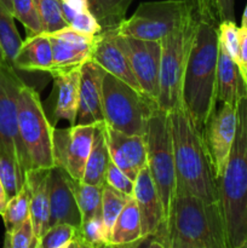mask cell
<instances>
[{
  "mask_svg": "<svg viewBox=\"0 0 247 248\" xmlns=\"http://www.w3.org/2000/svg\"><path fill=\"white\" fill-rule=\"evenodd\" d=\"M12 15L26 28L27 36L44 33L34 0H12Z\"/></svg>",
  "mask_w": 247,
  "mask_h": 248,
  "instance_id": "obj_33",
  "label": "cell"
},
{
  "mask_svg": "<svg viewBox=\"0 0 247 248\" xmlns=\"http://www.w3.org/2000/svg\"><path fill=\"white\" fill-rule=\"evenodd\" d=\"M51 170V169H50ZM50 170H28L24 176V184L31 194L29 217L33 225L34 236L40 239L48 228L50 217V194L48 177Z\"/></svg>",
  "mask_w": 247,
  "mask_h": 248,
  "instance_id": "obj_21",
  "label": "cell"
},
{
  "mask_svg": "<svg viewBox=\"0 0 247 248\" xmlns=\"http://www.w3.org/2000/svg\"><path fill=\"white\" fill-rule=\"evenodd\" d=\"M236 107L228 103H220V107H216L202 132L206 149L217 182L222 177L227 166L236 136Z\"/></svg>",
  "mask_w": 247,
  "mask_h": 248,
  "instance_id": "obj_13",
  "label": "cell"
},
{
  "mask_svg": "<svg viewBox=\"0 0 247 248\" xmlns=\"http://www.w3.org/2000/svg\"><path fill=\"white\" fill-rule=\"evenodd\" d=\"M2 248H11V245H10V234L9 232H6V234H5L4 245H2Z\"/></svg>",
  "mask_w": 247,
  "mask_h": 248,
  "instance_id": "obj_49",
  "label": "cell"
},
{
  "mask_svg": "<svg viewBox=\"0 0 247 248\" xmlns=\"http://www.w3.org/2000/svg\"><path fill=\"white\" fill-rule=\"evenodd\" d=\"M61 7H62L65 21L69 23V21L75 15L89 10V2L87 0H61Z\"/></svg>",
  "mask_w": 247,
  "mask_h": 248,
  "instance_id": "obj_41",
  "label": "cell"
},
{
  "mask_svg": "<svg viewBox=\"0 0 247 248\" xmlns=\"http://www.w3.org/2000/svg\"><path fill=\"white\" fill-rule=\"evenodd\" d=\"M77 239L90 245L92 248L107 244L109 239V232L104 225L102 216H94V217L82 220L81 225L77 229Z\"/></svg>",
  "mask_w": 247,
  "mask_h": 248,
  "instance_id": "obj_34",
  "label": "cell"
},
{
  "mask_svg": "<svg viewBox=\"0 0 247 248\" xmlns=\"http://www.w3.org/2000/svg\"><path fill=\"white\" fill-rule=\"evenodd\" d=\"M0 182L7 200L19 193L24 184V173L14 159L0 153Z\"/></svg>",
  "mask_w": 247,
  "mask_h": 248,
  "instance_id": "obj_32",
  "label": "cell"
},
{
  "mask_svg": "<svg viewBox=\"0 0 247 248\" xmlns=\"http://www.w3.org/2000/svg\"><path fill=\"white\" fill-rule=\"evenodd\" d=\"M236 111V136L224 172L218 179L229 248H237L247 237V93L237 102Z\"/></svg>",
  "mask_w": 247,
  "mask_h": 248,
  "instance_id": "obj_3",
  "label": "cell"
},
{
  "mask_svg": "<svg viewBox=\"0 0 247 248\" xmlns=\"http://www.w3.org/2000/svg\"><path fill=\"white\" fill-rule=\"evenodd\" d=\"M72 188L82 220L94 216H102L103 186H91L84 181H75L72 178Z\"/></svg>",
  "mask_w": 247,
  "mask_h": 248,
  "instance_id": "obj_27",
  "label": "cell"
},
{
  "mask_svg": "<svg viewBox=\"0 0 247 248\" xmlns=\"http://www.w3.org/2000/svg\"><path fill=\"white\" fill-rule=\"evenodd\" d=\"M196 15L195 6L189 0L142 2L135 14L125 19L116 31L121 35L142 40L161 41Z\"/></svg>",
  "mask_w": 247,
  "mask_h": 248,
  "instance_id": "obj_8",
  "label": "cell"
},
{
  "mask_svg": "<svg viewBox=\"0 0 247 248\" xmlns=\"http://www.w3.org/2000/svg\"><path fill=\"white\" fill-rule=\"evenodd\" d=\"M34 239L33 225L31 217L27 218L26 222L17 228L15 232H10V245L11 248H29Z\"/></svg>",
  "mask_w": 247,
  "mask_h": 248,
  "instance_id": "obj_39",
  "label": "cell"
},
{
  "mask_svg": "<svg viewBox=\"0 0 247 248\" xmlns=\"http://www.w3.org/2000/svg\"><path fill=\"white\" fill-rule=\"evenodd\" d=\"M29 248H40V241H39V239H38V237H35V236H34L33 241H31V247H29Z\"/></svg>",
  "mask_w": 247,
  "mask_h": 248,
  "instance_id": "obj_51",
  "label": "cell"
},
{
  "mask_svg": "<svg viewBox=\"0 0 247 248\" xmlns=\"http://www.w3.org/2000/svg\"><path fill=\"white\" fill-rule=\"evenodd\" d=\"M132 196H127L120 191L115 190L108 184H103V195H102V218L104 225L110 234L114 223L118 219L119 215Z\"/></svg>",
  "mask_w": 247,
  "mask_h": 248,
  "instance_id": "obj_31",
  "label": "cell"
},
{
  "mask_svg": "<svg viewBox=\"0 0 247 248\" xmlns=\"http://www.w3.org/2000/svg\"><path fill=\"white\" fill-rule=\"evenodd\" d=\"M1 65H7L6 64V61H5V57H4V52H2L1 50V46H0V67Z\"/></svg>",
  "mask_w": 247,
  "mask_h": 248,
  "instance_id": "obj_52",
  "label": "cell"
},
{
  "mask_svg": "<svg viewBox=\"0 0 247 248\" xmlns=\"http://www.w3.org/2000/svg\"><path fill=\"white\" fill-rule=\"evenodd\" d=\"M189 1H191V2H193V4H194V1H193V0H189Z\"/></svg>",
  "mask_w": 247,
  "mask_h": 248,
  "instance_id": "obj_59",
  "label": "cell"
},
{
  "mask_svg": "<svg viewBox=\"0 0 247 248\" xmlns=\"http://www.w3.org/2000/svg\"><path fill=\"white\" fill-rule=\"evenodd\" d=\"M102 125L103 123L99 124L96 133H94L92 149L89 159H87L84 178H82L85 183L98 186H102L104 184L107 169L110 162V155H109L108 147H107Z\"/></svg>",
  "mask_w": 247,
  "mask_h": 248,
  "instance_id": "obj_25",
  "label": "cell"
},
{
  "mask_svg": "<svg viewBox=\"0 0 247 248\" xmlns=\"http://www.w3.org/2000/svg\"><path fill=\"white\" fill-rule=\"evenodd\" d=\"M170 118L177 193L198 196L206 201H219L218 182L202 133L196 130L183 107L171 111Z\"/></svg>",
  "mask_w": 247,
  "mask_h": 248,
  "instance_id": "obj_2",
  "label": "cell"
},
{
  "mask_svg": "<svg viewBox=\"0 0 247 248\" xmlns=\"http://www.w3.org/2000/svg\"><path fill=\"white\" fill-rule=\"evenodd\" d=\"M48 194H50L48 228L57 224H69L79 229L82 217L73 193L72 177L62 167L55 166L50 170Z\"/></svg>",
  "mask_w": 247,
  "mask_h": 248,
  "instance_id": "obj_16",
  "label": "cell"
},
{
  "mask_svg": "<svg viewBox=\"0 0 247 248\" xmlns=\"http://www.w3.org/2000/svg\"><path fill=\"white\" fill-rule=\"evenodd\" d=\"M69 248H77V239H75L74 241H73L72 244H70Z\"/></svg>",
  "mask_w": 247,
  "mask_h": 248,
  "instance_id": "obj_56",
  "label": "cell"
},
{
  "mask_svg": "<svg viewBox=\"0 0 247 248\" xmlns=\"http://www.w3.org/2000/svg\"><path fill=\"white\" fill-rule=\"evenodd\" d=\"M169 241L194 248H229L219 201L177 193L167 222Z\"/></svg>",
  "mask_w": 247,
  "mask_h": 248,
  "instance_id": "obj_4",
  "label": "cell"
},
{
  "mask_svg": "<svg viewBox=\"0 0 247 248\" xmlns=\"http://www.w3.org/2000/svg\"><path fill=\"white\" fill-rule=\"evenodd\" d=\"M218 24L199 18L182 85V107L196 130H205L217 107Z\"/></svg>",
  "mask_w": 247,
  "mask_h": 248,
  "instance_id": "obj_1",
  "label": "cell"
},
{
  "mask_svg": "<svg viewBox=\"0 0 247 248\" xmlns=\"http://www.w3.org/2000/svg\"><path fill=\"white\" fill-rule=\"evenodd\" d=\"M247 93V85L239 64L219 46L217 65V102L236 107L239 99Z\"/></svg>",
  "mask_w": 247,
  "mask_h": 248,
  "instance_id": "obj_23",
  "label": "cell"
},
{
  "mask_svg": "<svg viewBox=\"0 0 247 248\" xmlns=\"http://www.w3.org/2000/svg\"><path fill=\"white\" fill-rule=\"evenodd\" d=\"M170 248H194V247L186 246V245H182V244H176V242H171V244H170Z\"/></svg>",
  "mask_w": 247,
  "mask_h": 248,
  "instance_id": "obj_50",
  "label": "cell"
},
{
  "mask_svg": "<svg viewBox=\"0 0 247 248\" xmlns=\"http://www.w3.org/2000/svg\"><path fill=\"white\" fill-rule=\"evenodd\" d=\"M104 183L108 184L109 186L114 188L115 190L125 194V195L133 196L135 181H132L125 172L121 171L111 160L108 165V169H107Z\"/></svg>",
  "mask_w": 247,
  "mask_h": 248,
  "instance_id": "obj_37",
  "label": "cell"
},
{
  "mask_svg": "<svg viewBox=\"0 0 247 248\" xmlns=\"http://www.w3.org/2000/svg\"><path fill=\"white\" fill-rule=\"evenodd\" d=\"M241 28L247 29V5L244 10V14H242V19H241Z\"/></svg>",
  "mask_w": 247,
  "mask_h": 248,
  "instance_id": "obj_47",
  "label": "cell"
},
{
  "mask_svg": "<svg viewBox=\"0 0 247 248\" xmlns=\"http://www.w3.org/2000/svg\"><path fill=\"white\" fill-rule=\"evenodd\" d=\"M0 4L4 7H6V9L12 14V0H0Z\"/></svg>",
  "mask_w": 247,
  "mask_h": 248,
  "instance_id": "obj_48",
  "label": "cell"
},
{
  "mask_svg": "<svg viewBox=\"0 0 247 248\" xmlns=\"http://www.w3.org/2000/svg\"><path fill=\"white\" fill-rule=\"evenodd\" d=\"M6 202H7L6 193H5L4 186H2L1 182H0V215H1L2 211H4L5 206H6Z\"/></svg>",
  "mask_w": 247,
  "mask_h": 248,
  "instance_id": "obj_46",
  "label": "cell"
},
{
  "mask_svg": "<svg viewBox=\"0 0 247 248\" xmlns=\"http://www.w3.org/2000/svg\"><path fill=\"white\" fill-rule=\"evenodd\" d=\"M102 128L110 160L132 181H136L140 170L148 165L147 142L144 136L126 135L110 128L106 123H103Z\"/></svg>",
  "mask_w": 247,
  "mask_h": 248,
  "instance_id": "obj_15",
  "label": "cell"
},
{
  "mask_svg": "<svg viewBox=\"0 0 247 248\" xmlns=\"http://www.w3.org/2000/svg\"><path fill=\"white\" fill-rule=\"evenodd\" d=\"M212 11L218 24L223 21H235V0H212Z\"/></svg>",
  "mask_w": 247,
  "mask_h": 248,
  "instance_id": "obj_40",
  "label": "cell"
},
{
  "mask_svg": "<svg viewBox=\"0 0 247 248\" xmlns=\"http://www.w3.org/2000/svg\"><path fill=\"white\" fill-rule=\"evenodd\" d=\"M43 24L44 33L52 34L68 27V22L63 16L61 0H34Z\"/></svg>",
  "mask_w": 247,
  "mask_h": 248,
  "instance_id": "obj_30",
  "label": "cell"
},
{
  "mask_svg": "<svg viewBox=\"0 0 247 248\" xmlns=\"http://www.w3.org/2000/svg\"><path fill=\"white\" fill-rule=\"evenodd\" d=\"M247 65V29L240 27V70Z\"/></svg>",
  "mask_w": 247,
  "mask_h": 248,
  "instance_id": "obj_43",
  "label": "cell"
},
{
  "mask_svg": "<svg viewBox=\"0 0 247 248\" xmlns=\"http://www.w3.org/2000/svg\"><path fill=\"white\" fill-rule=\"evenodd\" d=\"M133 199L139 210L143 237H156L170 245L164 205L148 166L136 178Z\"/></svg>",
  "mask_w": 247,
  "mask_h": 248,
  "instance_id": "obj_14",
  "label": "cell"
},
{
  "mask_svg": "<svg viewBox=\"0 0 247 248\" xmlns=\"http://www.w3.org/2000/svg\"><path fill=\"white\" fill-rule=\"evenodd\" d=\"M18 131L28 170H50L56 166L53 128L44 110L38 92L22 82L17 92Z\"/></svg>",
  "mask_w": 247,
  "mask_h": 248,
  "instance_id": "obj_6",
  "label": "cell"
},
{
  "mask_svg": "<svg viewBox=\"0 0 247 248\" xmlns=\"http://www.w3.org/2000/svg\"><path fill=\"white\" fill-rule=\"evenodd\" d=\"M48 38L53 53V67L51 70L81 67L85 62L92 60L97 35H86L68 26L48 34Z\"/></svg>",
  "mask_w": 247,
  "mask_h": 248,
  "instance_id": "obj_17",
  "label": "cell"
},
{
  "mask_svg": "<svg viewBox=\"0 0 247 248\" xmlns=\"http://www.w3.org/2000/svg\"><path fill=\"white\" fill-rule=\"evenodd\" d=\"M237 248H247V237H246V239H245V241L242 242V244L240 245V246L237 247Z\"/></svg>",
  "mask_w": 247,
  "mask_h": 248,
  "instance_id": "obj_57",
  "label": "cell"
},
{
  "mask_svg": "<svg viewBox=\"0 0 247 248\" xmlns=\"http://www.w3.org/2000/svg\"><path fill=\"white\" fill-rule=\"evenodd\" d=\"M148 248H170V245L167 242L162 241V240L156 239V237H153L152 241H150L149 247Z\"/></svg>",
  "mask_w": 247,
  "mask_h": 248,
  "instance_id": "obj_45",
  "label": "cell"
},
{
  "mask_svg": "<svg viewBox=\"0 0 247 248\" xmlns=\"http://www.w3.org/2000/svg\"><path fill=\"white\" fill-rule=\"evenodd\" d=\"M22 80L10 65L0 67V153L14 159L26 176V152L18 131L17 92Z\"/></svg>",
  "mask_w": 247,
  "mask_h": 248,
  "instance_id": "obj_10",
  "label": "cell"
},
{
  "mask_svg": "<svg viewBox=\"0 0 247 248\" xmlns=\"http://www.w3.org/2000/svg\"><path fill=\"white\" fill-rule=\"evenodd\" d=\"M89 10L102 28V33L115 31L125 21L133 0H87Z\"/></svg>",
  "mask_w": 247,
  "mask_h": 248,
  "instance_id": "obj_26",
  "label": "cell"
},
{
  "mask_svg": "<svg viewBox=\"0 0 247 248\" xmlns=\"http://www.w3.org/2000/svg\"><path fill=\"white\" fill-rule=\"evenodd\" d=\"M70 244H72V242H70ZM70 244H68V245H63V246H61V247H57V248H69Z\"/></svg>",
  "mask_w": 247,
  "mask_h": 248,
  "instance_id": "obj_58",
  "label": "cell"
},
{
  "mask_svg": "<svg viewBox=\"0 0 247 248\" xmlns=\"http://www.w3.org/2000/svg\"><path fill=\"white\" fill-rule=\"evenodd\" d=\"M68 24L74 31L86 34V35L96 36L102 33L101 26H99L97 19L93 17V15L90 12V10H85V11L77 14L70 19Z\"/></svg>",
  "mask_w": 247,
  "mask_h": 248,
  "instance_id": "obj_38",
  "label": "cell"
},
{
  "mask_svg": "<svg viewBox=\"0 0 247 248\" xmlns=\"http://www.w3.org/2000/svg\"><path fill=\"white\" fill-rule=\"evenodd\" d=\"M93 248H116L114 245L109 244V242H107V244H103V245H99V246L97 247H93Z\"/></svg>",
  "mask_w": 247,
  "mask_h": 248,
  "instance_id": "obj_54",
  "label": "cell"
},
{
  "mask_svg": "<svg viewBox=\"0 0 247 248\" xmlns=\"http://www.w3.org/2000/svg\"><path fill=\"white\" fill-rule=\"evenodd\" d=\"M104 123L126 135L144 136L148 121L157 110L156 101L106 73L102 81Z\"/></svg>",
  "mask_w": 247,
  "mask_h": 248,
  "instance_id": "obj_5",
  "label": "cell"
},
{
  "mask_svg": "<svg viewBox=\"0 0 247 248\" xmlns=\"http://www.w3.org/2000/svg\"><path fill=\"white\" fill-rule=\"evenodd\" d=\"M22 43L23 40L16 28L14 15L0 4V46L4 52L6 64L10 67L14 64V60Z\"/></svg>",
  "mask_w": 247,
  "mask_h": 248,
  "instance_id": "obj_28",
  "label": "cell"
},
{
  "mask_svg": "<svg viewBox=\"0 0 247 248\" xmlns=\"http://www.w3.org/2000/svg\"><path fill=\"white\" fill-rule=\"evenodd\" d=\"M199 16L161 40V70L157 104L166 113L182 107V85L189 53L195 36Z\"/></svg>",
  "mask_w": 247,
  "mask_h": 248,
  "instance_id": "obj_9",
  "label": "cell"
},
{
  "mask_svg": "<svg viewBox=\"0 0 247 248\" xmlns=\"http://www.w3.org/2000/svg\"><path fill=\"white\" fill-rule=\"evenodd\" d=\"M144 239L142 234L139 210L136 200L130 198L119 215L109 234L108 242L114 246H125Z\"/></svg>",
  "mask_w": 247,
  "mask_h": 248,
  "instance_id": "obj_24",
  "label": "cell"
},
{
  "mask_svg": "<svg viewBox=\"0 0 247 248\" xmlns=\"http://www.w3.org/2000/svg\"><path fill=\"white\" fill-rule=\"evenodd\" d=\"M106 73L92 60L81 65L77 125H98L104 123L102 81Z\"/></svg>",
  "mask_w": 247,
  "mask_h": 248,
  "instance_id": "obj_18",
  "label": "cell"
},
{
  "mask_svg": "<svg viewBox=\"0 0 247 248\" xmlns=\"http://www.w3.org/2000/svg\"><path fill=\"white\" fill-rule=\"evenodd\" d=\"M77 248H92L91 246H90V245L85 244V242L81 241V240L77 239Z\"/></svg>",
  "mask_w": 247,
  "mask_h": 248,
  "instance_id": "obj_53",
  "label": "cell"
},
{
  "mask_svg": "<svg viewBox=\"0 0 247 248\" xmlns=\"http://www.w3.org/2000/svg\"><path fill=\"white\" fill-rule=\"evenodd\" d=\"M153 237H144V239L139 240V241L135 242L131 245H125V246H115L116 248H148L149 247L150 241Z\"/></svg>",
  "mask_w": 247,
  "mask_h": 248,
  "instance_id": "obj_44",
  "label": "cell"
},
{
  "mask_svg": "<svg viewBox=\"0 0 247 248\" xmlns=\"http://www.w3.org/2000/svg\"><path fill=\"white\" fill-rule=\"evenodd\" d=\"M80 72L81 67L68 69H53L50 74L55 81L56 106L53 110V123L65 120L69 126L77 125V109H79Z\"/></svg>",
  "mask_w": 247,
  "mask_h": 248,
  "instance_id": "obj_20",
  "label": "cell"
},
{
  "mask_svg": "<svg viewBox=\"0 0 247 248\" xmlns=\"http://www.w3.org/2000/svg\"><path fill=\"white\" fill-rule=\"evenodd\" d=\"M29 206H31V194L26 184L17 195L9 199L4 211L0 216L4 220L6 232H12L21 227L27 218H29Z\"/></svg>",
  "mask_w": 247,
  "mask_h": 248,
  "instance_id": "obj_29",
  "label": "cell"
},
{
  "mask_svg": "<svg viewBox=\"0 0 247 248\" xmlns=\"http://www.w3.org/2000/svg\"><path fill=\"white\" fill-rule=\"evenodd\" d=\"M148 169L164 205L166 223L177 193L176 166L170 113L157 109L148 121L145 131Z\"/></svg>",
  "mask_w": 247,
  "mask_h": 248,
  "instance_id": "obj_7",
  "label": "cell"
},
{
  "mask_svg": "<svg viewBox=\"0 0 247 248\" xmlns=\"http://www.w3.org/2000/svg\"><path fill=\"white\" fill-rule=\"evenodd\" d=\"M99 125V124H98ZM98 125H74L53 128V153L60 166L75 181H82Z\"/></svg>",
  "mask_w": 247,
  "mask_h": 248,
  "instance_id": "obj_11",
  "label": "cell"
},
{
  "mask_svg": "<svg viewBox=\"0 0 247 248\" xmlns=\"http://www.w3.org/2000/svg\"><path fill=\"white\" fill-rule=\"evenodd\" d=\"M241 74H242V78H244L245 82H246V85H247V65L245 68H242Z\"/></svg>",
  "mask_w": 247,
  "mask_h": 248,
  "instance_id": "obj_55",
  "label": "cell"
},
{
  "mask_svg": "<svg viewBox=\"0 0 247 248\" xmlns=\"http://www.w3.org/2000/svg\"><path fill=\"white\" fill-rule=\"evenodd\" d=\"M12 67L15 70L50 73L53 67V53L48 34L27 36L15 57Z\"/></svg>",
  "mask_w": 247,
  "mask_h": 248,
  "instance_id": "obj_22",
  "label": "cell"
},
{
  "mask_svg": "<svg viewBox=\"0 0 247 248\" xmlns=\"http://www.w3.org/2000/svg\"><path fill=\"white\" fill-rule=\"evenodd\" d=\"M116 39L130 61L131 68L142 91L157 102L160 93L161 41L142 40L121 35L118 31Z\"/></svg>",
  "mask_w": 247,
  "mask_h": 248,
  "instance_id": "obj_12",
  "label": "cell"
},
{
  "mask_svg": "<svg viewBox=\"0 0 247 248\" xmlns=\"http://www.w3.org/2000/svg\"><path fill=\"white\" fill-rule=\"evenodd\" d=\"M92 61L107 73L119 78L126 84L132 86L133 89L143 92L136 79L135 73L131 68L130 61H128L125 51L118 43L116 31H106V33H101L97 35L93 53H92Z\"/></svg>",
  "mask_w": 247,
  "mask_h": 248,
  "instance_id": "obj_19",
  "label": "cell"
},
{
  "mask_svg": "<svg viewBox=\"0 0 247 248\" xmlns=\"http://www.w3.org/2000/svg\"><path fill=\"white\" fill-rule=\"evenodd\" d=\"M77 229L69 224H57L48 228L39 239L40 248H57L68 245L77 239Z\"/></svg>",
  "mask_w": 247,
  "mask_h": 248,
  "instance_id": "obj_36",
  "label": "cell"
},
{
  "mask_svg": "<svg viewBox=\"0 0 247 248\" xmlns=\"http://www.w3.org/2000/svg\"><path fill=\"white\" fill-rule=\"evenodd\" d=\"M219 46L239 64L240 58V27L235 21H223L218 24Z\"/></svg>",
  "mask_w": 247,
  "mask_h": 248,
  "instance_id": "obj_35",
  "label": "cell"
},
{
  "mask_svg": "<svg viewBox=\"0 0 247 248\" xmlns=\"http://www.w3.org/2000/svg\"><path fill=\"white\" fill-rule=\"evenodd\" d=\"M194 6H195L196 12L199 15V18L208 19L213 23L218 24L213 17L212 11V0H193Z\"/></svg>",
  "mask_w": 247,
  "mask_h": 248,
  "instance_id": "obj_42",
  "label": "cell"
}]
</instances>
